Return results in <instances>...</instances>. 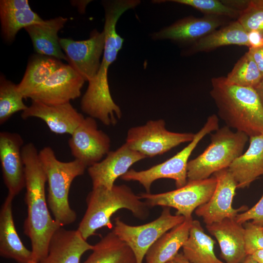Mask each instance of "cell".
<instances>
[{
  "label": "cell",
  "mask_w": 263,
  "mask_h": 263,
  "mask_svg": "<svg viewBox=\"0 0 263 263\" xmlns=\"http://www.w3.org/2000/svg\"><path fill=\"white\" fill-rule=\"evenodd\" d=\"M137 5L134 0H114L103 2L105 12L103 30L106 38L103 56L97 74L88 81L80 107L83 112L106 126L115 125L122 116L120 107L112 98L108 79L109 68L116 59L124 42L119 39L120 36L116 32V23L125 12L134 8Z\"/></svg>",
  "instance_id": "cell-1"
},
{
  "label": "cell",
  "mask_w": 263,
  "mask_h": 263,
  "mask_svg": "<svg viewBox=\"0 0 263 263\" xmlns=\"http://www.w3.org/2000/svg\"><path fill=\"white\" fill-rule=\"evenodd\" d=\"M21 154L27 206L24 232L31 241L32 260L39 263L47 256L52 236L62 226L52 218L49 211L45 191L47 175L34 144L28 143L23 146Z\"/></svg>",
  "instance_id": "cell-2"
},
{
  "label": "cell",
  "mask_w": 263,
  "mask_h": 263,
  "mask_svg": "<svg viewBox=\"0 0 263 263\" xmlns=\"http://www.w3.org/2000/svg\"><path fill=\"white\" fill-rule=\"evenodd\" d=\"M211 84L210 95L226 126L249 137L263 134V107L254 88L230 84L224 76Z\"/></svg>",
  "instance_id": "cell-3"
},
{
  "label": "cell",
  "mask_w": 263,
  "mask_h": 263,
  "mask_svg": "<svg viewBox=\"0 0 263 263\" xmlns=\"http://www.w3.org/2000/svg\"><path fill=\"white\" fill-rule=\"evenodd\" d=\"M86 202V211L77 229L86 240L102 227L113 228L111 218L120 209L130 210L140 220L146 219L149 215V207L145 201L126 185H114L111 189L92 188Z\"/></svg>",
  "instance_id": "cell-4"
},
{
  "label": "cell",
  "mask_w": 263,
  "mask_h": 263,
  "mask_svg": "<svg viewBox=\"0 0 263 263\" xmlns=\"http://www.w3.org/2000/svg\"><path fill=\"white\" fill-rule=\"evenodd\" d=\"M38 152L48 183V206L55 220L62 226L71 224L77 216L69 204L70 188L73 180L83 175L87 167L75 159L70 162L58 160L49 146Z\"/></svg>",
  "instance_id": "cell-5"
},
{
  "label": "cell",
  "mask_w": 263,
  "mask_h": 263,
  "mask_svg": "<svg viewBox=\"0 0 263 263\" xmlns=\"http://www.w3.org/2000/svg\"><path fill=\"white\" fill-rule=\"evenodd\" d=\"M210 143L197 157L188 161V181L208 178L214 173L227 169L243 153L249 140L245 133L232 131L225 126L211 133Z\"/></svg>",
  "instance_id": "cell-6"
},
{
  "label": "cell",
  "mask_w": 263,
  "mask_h": 263,
  "mask_svg": "<svg viewBox=\"0 0 263 263\" xmlns=\"http://www.w3.org/2000/svg\"><path fill=\"white\" fill-rule=\"evenodd\" d=\"M219 128V119L215 114L209 115L202 128L196 133L188 145L167 160L143 170L130 169L120 178L127 181H137L150 193L152 184L155 181L164 178L175 181L176 187L181 188L188 182L187 166L188 159L201 140L207 135Z\"/></svg>",
  "instance_id": "cell-7"
},
{
  "label": "cell",
  "mask_w": 263,
  "mask_h": 263,
  "mask_svg": "<svg viewBox=\"0 0 263 263\" xmlns=\"http://www.w3.org/2000/svg\"><path fill=\"white\" fill-rule=\"evenodd\" d=\"M185 220L183 216L172 215L170 207H165L159 217L142 225H131L116 217L113 231L132 249L136 263H143L149 248L163 234Z\"/></svg>",
  "instance_id": "cell-8"
},
{
  "label": "cell",
  "mask_w": 263,
  "mask_h": 263,
  "mask_svg": "<svg viewBox=\"0 0 263 263\" xmlns=\"http://www.w3.org/2000/svg\"><path fill=\"white\" fill-rule=\"evenodd\" d=\"M217 184L216 177L201 180L188 181L184 186L171 191L152 194L143 192L138 194L149 207L162 206L176 209V215L185 219L192 217L193 212L207 202L213 193Z\"/></svg>",
  "instance_id": "cell-9"
},
{
  "label": "cell",
  "mask_w": 263,
  "mask_h": 263,
  "mask_svg": "<svg viewBox=\"0 0 263 263\" xmlns=\"http://www.w3.org/2000/svg\"><path fill=\"white\" fill-rule=\"evenodd\" d=\"M195 133L175 132L166 128L162 119L151 120L128 131L125 143L132 150L153 157L162 155L181 144L191 141Z\"/></svg>",
  "instance_id": "cell-10"
},
{
  "label": "cell",
  "mask_w": 263,
  "mask_h": 263,
  "mask_svg": "<svg viewBox=\"0 0 263 263\" xmlns=\"http://www.w3.org/2000/svg\"><path fill=\"white\" fill-rule=\"evenodd\" d=\"M105 39L104 30L99 32L96 30H94L86 40L59 38L60 46L65 52L68 64L85 81L93 78L98 71Z\"/></svg>",
  "instance_id": "cell-11"
},
{
  "label": "cell",
  "mask_w": 263,
  "mask_h": 263,
  "mask_svg": "<svg viewBox=\"0 0 263 263\" xmlns=\"http://www.w3.org/2000/svg\"><path fill=\"white\" fill-rule=\"evenodd\" d=\"M217 184L209 200L195 210L206 225L222 221L225 219H235L237 215L248 208L243 206L238 208L232 207V202L237 188V183L228 168L214 173Z\"/></svg>",
  "instance_id": "cell-12"
},
{
  "label": "cell",
  "mask_w": 263,
  "mask_h": 263,
  "mask_svg": "<svg viewBox=\"0 0 263 263\" xmlns=\"http://www.w3.org/2000/svg\"><path fill=\"white\" fill-rule=\"evenodd\" d=\"M72 155L87 167L101 161L110 151L109 135L98 129L95 119L84 118L68 140Z\"/></svg>",
  "instance_id": "cell-13"
},
{
  "label": "cell",
  "mask_w": 263,
  "mask_h": 263,
  "mask_svg": "<svg viewBox=\"0 0 263 263\" xmlns=\"http://www.w3.org/2000/svg\"><path fill=\"white\" fill-rule=\"evenodd\" d=\"M85 81L69 64H63L27 96L48 105H60L79 97Z\"/></svg>",
  "instance_id": "cell-14"
},
{
  "label": "cell",
  "mask_w": 263,
  "mask_h": 263,
  "mask_svg": "<svg viewBox=\"0 0 263 263\" xmlns=\"http://www.w3.org/2000/svg\"><path fill=\"white\" fill-rule=\"evenodd\" d=\"M23 140L15 132H0V161L4 184L14 198L25 186L24 166L21 154Z\"/></svg>",
  "instance_id": "cell-15"
},
{
  "label": "cell",
  "mask_w": 263,
  "mask_h": 263,
  "mask_svg": "<svg viewBox=\"0 0 263 263\" xmlns=\"http://www.w3.org/2000/svg\"><path fill=\"white\" fill-rule=\"evenodd\" d=\"M146 158L125 143L116 150L110 151L104 159L88 168L93 188H112L118 178L125 174L134 164Z\"/></svg>",
  "instance_id": "cell-16"
},
{
  "label": "cell",
  "mask_w": 263,
  "mask_h": 263,
  "mask_svg": "<svg viewBox=\"0 0 263 263\" xmlns=\"http://www.w3.org/2000/svg\"><path fill=\"white\" fill-rule=\"evenodd\" d=\"M23 119L37 117L42 120L50 130L56 134H72L84 119L83 115L70 102L48 105L38 100H32L30 106L21 114Z\"/></svg>",
  "instance_id": "cell-17"
},
{
  "label": "cell",
  "mask_w": 263,
  "mask_h": 263,
  "mask_svg": "<svg viewBox=\"0 0 263 263\" xmlns=\"http://www.w3.org/2000/svg\"><path fill=\"white\" fill-rule=\"evenodd\" d=\"M226 24L220 17L189 16L152 34L154 40L170 39L181 43H193L198 39Z\"/></svg>",
  "instance_id": "cell-18"
},
{
  "label": "cell",
  "mask_w": 263,
  "mask_h": 263,
  "mask_svg": "<svg viewBox=\"0 0 263 263\" xmlns=\"http://www.w3.org/2000/svg\"><path fill=\"white\" fill-rule=\"evenodd\" d=\"M209 233L218 241L221 256L225 263H242L247 256L245 246V230L243 225L235 219H225L206 225Z\"/></svg>",
  "instance_id": "cell-19"
},
{
  "label": "cell",
  "mask_w": 263,
  "mask_h": 263,
  "mask_svg": "<svg viewBox=\"0 0 263 263\" xmlns=\"http://www.w3.org/2000/svg\"><path fill=\"white\" fill-rule=\"evenodd\" d=\"M93 247L77 229L61 227L51 239L47 256L39 263H80L82 256Z\"/></svg>",
  "instance_id": "cell-20"
},
{
  "label": "cell",
  "mask_w": 263,
  "mask_h": 263,
  "mask_svg": "<svg viewBox=\"0 0 263 263\" xmlns=\"http://www.w3.org/2000/svg\"><path fill=\"white\" fill-rule=\"evenodd\" d=\"M246 151L235 159L228 169L237 188H244L263 175V135L249 137Z\"/></svg>",
  "instance_id": "cell-21"
},
{
  "label": "cell",
  "mask_w": 263,
  "mask_h": 263,
  "mask_svg": "<svg viewBox=\"0 0 263 263\" xmlns=\"http://www.w3.org/2000/svg\"><path fill=\"white\" fill-rule=\"evenodd\" d=\"M14 198L7 195L0 209V255L18 263H28L32 260V253L24 245L17 232L12 209Z\"/></svg>",
  "instance_id": "cell-22"
},
{
  "label": "cell",
  "mask_w": 263,
  "mask_h": 263,
  "mask_svg": "<svg viewBox=\"0 0 263 263\" xmlns=\"http://www.w3.org/2000/svg\"><path fill=\"white\" fill-rule=\"evenodd\" d=\"M0 19L1 33L7 42L13 41L21 28L44 21L31 9L27 0H1Z\"/></svg>",
  "instance_id": "cell-23"
},
{
  "label": "cell",
  "mask_w": 263,
  "mask_h": 263,
  "mask_svg": "<svg viewBox=\"0 0 263 263\" xmlns=\"http://www.w3.org/2000/svg\"><path fill=\"white\" fill-rule=\"evenodd\" d=\"M68 19L58 17L34 24L24 28L29 35L35 51L38 54L67 61L62 51L58 32L64 26Z\"/></svg>",
  "instance_id": "cell-24"
},
{
  "label": "cell",
  "mask_w": 263,
  "mask_h": 263,
  "mask_svg": "<svg viewBox=\"0 0 263 263\" xmlns=\"http://www.w3.org/2000/svg\"><path fill=\"white\" fill-rule=\"evenodd\" d=\"M192 221V218L185 219L161 236L147 251L145 263H167L173 258L187 241Z\"/></svg>",
  "instance_id": "cell-25"
},
{
  "label": "cell",
  "mask_w": 263,
  "mask_h": 263,
  "mask_svg": "<svg viewBox=\"0 0 263 263\" xmlns=\"http://www.w3.org/2000/svg\"><path fill=\"white\" fill-rule=\"evenodd\" d=\"M184 54L190 55L209 52L227 45L245 46L249 48L248 33L237 20L219 30H215L191 44Z\"/></svg>",
  "instance_id": "cell-26"
},
{
  "label": "cell",
  "mask_w": 263,
  "mask_h": 263,
  "mask_svg": "<svg viewBox=\"0 0 263 263\" xmlns=\"http://www.w3.org/2000/svg\"><path fill=\"white\" fill-rule=\"evenodd\" d=\"M215 243L205 232L200 222L193 220L188 237L182 247V253L191 263H225L216 256Z\"/></svg>",
  "instance_id": "cell-27"
},
{
  "label": "cell",
  "mask_w": 263,
  "mask_h": 263,
  "mask_svg": "<svg viewBox=\"0 0 263 263\" xmlns=\"http://www.w3.org/2000/svg\"><path fill=\"white\" fill-rule=\"evenodd\" d=\"M83 263H136V260L130 247L112 231L94 245Z\"/></svg>",
  "instance_id": "cell-28"
},
{
  "label": "cell",
  "mask_w": 263,
  "mask_h": 263,
  "mask_svg": "<svg viewBox=\"0 0 263 263\" xmlns=\"http://www.w3.org/2000/svg\"><path fill=\"white\" fill-rule=\"evenodd\" d=\"M64 64L55 57L36 55L28 63L24 75L17 85L19 92L24 98L35 89L42 84L55 71Z\"/></svg>",
  "instance_id": "cell-29"
},
{
  "label": "cell",
  "mask_w": 263,
  "mask_h": 263,
  "mask_svg": "<svg viewBox=\"0 0 263 263\" xmlns=\"http://www.w3.org/2000/svg\"><path fill=\"white\" fill-rule=\"evenodd\" d=\"M263 78L255 62L248 52L237 61L225 77L226 80L230 84L254 89Z\"/></svg>",
  "instance_id": "cell-30"
},
{
  "label": "cell",
  "mask_w": 263,
  "mask_h": 263,
  "mask_svg": "<svg viewBox=\"0 0 263 263\" xmlns=\"http://www.w3.org/2000/svg\"><path fill=\"white\" fill-rule=\"evenodd\" d=\"M17 85L1 75L0 78V124L6 122L14 113L25 110L28 106Z\"/></svg>",
  "instance_id": "cell-31"
},
{
  "label": "cell",
  "mask_w": 263,
  "mask_h": 263,
  "mask_svg": "<svg viewBox=\"0 0 263 263\" xmlns=\"http://www.w3.org/2000/svg\"><path fill=\"white\" fill-rule=\"evenodd\" d=\"M170 1L190 6L203 13L205 16L216 17L239 18L241 12L231 8L218 0H172Z\"/></svg>",
  "instance_id": "cell-32"
},
{
  "label": "cell",
  "mask_w": 263,
  "mask_h": 263,
  "mask_svg": "<svg viewBox=\"0 0 263 263\" xmlns=\"http://www.w3.org/2000/svg\"><path fill=\"white\" fill-rule=\"evenodd\" d=\"M237 20L247 33L255 31L263 36V0H249Z\"/></svg>",
  "instance_id": "cell-33"
},
{
  "label": "cell",
  "mask_w": 263,
  "mask_h": 263,
  "mask_svg": "<svg viewBox=\"0 0 263 263\" xmlns=\"http://www.w3.org/2000/svg\"><path fill=\"white\" fill-rule=\"evenodd\" d=\"M245 230V251L247 255H251L257 250L263 249V228L250 221L243 224Z\"/></svg>",
  "instance_id": "cell-34"
},
{
  "label": "cell",
  "mask_w": 263,
  "mask_h": 263,
  "mask_svg": "<svg viewBox=\"0 0 263 263\" xmlns=\"http://www.w3.org/2000/svg\"><path fill=\"white\" fill-rule=\"evenodd\" d=\"M236 221L242 225L250 221L254 224L263 226V194L259 201L252 207L239 213Z\"/></svg>",
  "instance_id": "cell-35"
},
{
  "label": "cell",
  "mask_w": 263,
  "mask_h": 263,
  "mask_svg": "<svg viewBox=\"0 0 263 263\" xmlns=\"http://www.w3.org/2000/svg\"><path fill=\"white\" fill-rule=\"evenodd\" d=\"M248 52L255 62L263 77V46L258 48H249Z\"/></svg>",
  "instance_id": "cell-36"
},
{
  "label": "cell",
  "mask_w": 263,
  "mask_h": 263,
  "mask_svg": "<svg viewBox=\"0 0 263 263\" xmlns=\"http://www.w3.org/2000/svg\"><path fill=\"white\" fill-rule=\"evenodd\" d=\"M248 36L249 48H258L263 46V36L259 32L250 31L248 32Z\"/></svg>",
  "instance_id": "cell-37"
},
{
  "label": "cell",
  "mask_w": 263,
  "mask_h": 263,
  "mask_svg": "<svg viewBox=\"0 0 263 263\" xmlns=\"http://www.w3.org/2000/svg\"><path fill=\"white\" fill-rule=\"evenodd\" d=\"M221 1L225 5L242 12L248 6L249 0H222Z\"/></svg>",
  "instance_id": "cell-38"
},
{
  "label": "cell",
  "mask_w": 263,
  "mask_h": 263,
  "mask_svg": "<svg viewBox=\"0 0 263 263\" xmlns=\"http://www.w3.org/2000/svg\"><path fill=\"white\" fill-rule=\"evenodd\" d=\"M167 263H191L184 256L182 253H178L173 258Z\"/></svg>",
  "instance_id": "cell-39"
},
{
  "label": "cell",
  "mask_w": 263,
  "mask_h": 263,
  "mask_svg": "<svg viewBox=\"0 0 263 263\" xmlns=\"http://www.w3.org/2000/svg\"><path fill=\"white\" fill-rule=\"evenodd\" d=\"M260 102L263 107V78L260 84L255 88Z\"/></svg>",
  "instance_id": "cell-40"
},
{
  "label": "cell",
  "mask_w": 263,
  "mask_h": 263,
  "mask_svg": "<svg viewBox=\"0 0 263 263\" xmlns=\"http://www.w3.org/2000/svg\"><path fill=\"white\" fill-rule=\"evenodd\" d=\"M251 256L258 263H263V249L255 251Z\"/></svg>",
  "instance_id": "cell-41"
},
{
  "label": "cell",
  "mask_w": 263,
  "mask_h": 263,
  "mask_svg": "<svg viewBox=\"0 0 263 263\" xmlns=\"http://www.w3.org/2000/svg\"><path fill=\"white\" fill-rule=\"evenodd\" d=\"M75 2H74L73 1V3H74L75 4L76 6H77L78 8V9L81 11H84L85 9V8L86 6V5L88 4L89 1H75Z\"/></svg>",
  "instance_id": "cell-42"
},
{
  "label": "cell",
  "mask_w": 263,
  "mask_h": 263,
  "mask_svg": "<svg viewBox=\"0 0 263 263\" xmlns=\"http://www.w3.org/2000/svg\"><path fill=\"white\" fill-rule=\"evenodd\" d=\"M242 263H258L251 255H248Z\"/></svg>",
  "instance_id": "cell-43"
},
{
  "label": "cell",
  "mask_w": 263,
  "mask_h": 263,
  "mask_svg": "<svg viewBox=\"0 0 263 263\" xmlns=\"http://www.w3.org/2000/svg\"><path fill=\"white\" fill-rule=\"evenodd\" d=\"M28 263H39L32 260L30 261V262H29Z\"/></svg>",
  "instance_id": "cell-44"
},
{
  "label": "cell",
  "mask_w": 263,
  "mask_h": 263,
  "mask_svg": "<svg viewBox=\"0 0 263 263\" xmlns=\"http://www.w3.org/2000/svg\"></svg>",
  "instance_id": "cell-45"
},
{
  "label": "cell",
  "mask_w": 263,
  "mask_h": 263,
  "mask_svg": "<svg viewBox=\"0 0 263 263\" xmlns=\"http://www.w3.org/2000/svg\"></svg>",
  "instance_id": "cell-46"
}]
</instances>
